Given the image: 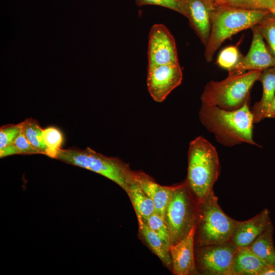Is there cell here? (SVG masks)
<instances>
[{
	"label": "cell",
	"mask_w": 275,
	"mask_h": 275,
	"mask_svg": "<svg viewBox=\"0 0 275 275\" xmlns=\"http://www.w3.org/2000/svg\"><path fill=\"white\" fill-rule=\"evenodd\" d=\"M249 102L234 111L202 103L200 120L223 146L233 147L242 143L258 146L253 139L254 117Z\"/></svg>",
	"instance_id": "obj_1"
},
{
	"label": "cell",
	"mask_w": 275,
	"mask_h": 275,
	"mask_svg": "<svg viewBox=\"0 0 275 275\" xmlns=\"http://www.w3.org/2000/svg\"><path fill=\"white\" fill-rule=\"evenodd\" d=\"M270 13L267 10L214 5L211 13L210 36L205 46L206 61L210 62L213 60L215 52L225 40L240 31L258 25Z\"/></svg>",
	"instance_id": "obj_2"
},
{
	"label": "cell",
	"mask_w": 275,
	"mask_h": 275,
	"mask_svg": "<svg viewBox=\"0 0 275 275\" xmlns=\"http://www.w3.org/2000/svg\"><path fill=\"white\" fill-rule=\"evenodd\" d=\"M216 148L199 136L189 143L186 182L199 202L211 191L220 173Z\"/></svg>",
	"instance_id": "obj_3"
},
{
	"label": "cell",
	"mask_w": 275,
	"mask_h": 275,
	"mask_svg": "<svg viewBox=\"0 0 275 275\" xmlns=\"http://www.w3.org/2000/svg\"><path fill=\"white\" fill-rule=\"evenodd\" d=\"M261 71L251 70L231 74L221 81L211 80L201 96L202 103L227 111L237 110L249 102L251 90Z\"/></svg>",
	"instance_id": "obj_4"
},
{
	"label": "cell",
	"mask_w": 275,
	"mask_h": 275,
	"mask_svg": "<svg viewBox=\"0 0 275 275\" xmlns=\"http://www.w3.org/2000/svg\"><path fill=\"white\" fill-rule=\"evenodd\" d=\"M56 159L97 173L113 181L125 191L134 179L133 171L128 164L118 158L106 156L89 147L60 149Z\"/></svg>",
	"instance_id": "obj_5"
},
{
	"label": "cell",
	"mask_w": 275,
	"mask_h": 275,
	"mask_svg": "<svg viewBox=\"0 0 275 275\" xmlns=\"http://www.w3.org/2000/svg\"><path fill=\"white\" fill-rule=\"evenodd\" d=\"M211 190L200 202L196 226L195 245L219 244L230 241L236 220L227 215Z\"/></svg>",
	"instance_id": "obj_6"
},
{
	"label": "cell",
	"mask_w": 275,
	"mask_h": 275,
	"mask_svg": "<svg viewBox=\"0 0 275 275\" xmlns=\"http://www.w3.org/2000/svg\"><path fill=\"white\" fill-rule=\"evenodd\" d=\"M199 204L186 181L174 187L163 217L170 230L172 244L186 237L196 225Z\"/></svg>",
	"instance_id": "obj_7"
},
{
	"label": "cell",
	"mask_w": 275,
	"mask_h": 275,
	"mask_svg": "<svg viewBox=\"0 0 275 275\" xmlns=\"http://www.w3.org/2000/svg\"><path fill=\"white\" fill-rule=\"evenodd\" d=\"M237 247L231 241L214 245L198 246L195 250L197 269L205 275H232Z\"/></svg>",
	"instance_id": "obj_8"
},
{
	"label": "cell",
	"mask_w": 275,
	"mask_h": 275,
	"mask_svg": "<svg viewBox=\"0 0 275 275\" xmlns=\"http://www.w3.org/2000/svg\"><path fill=\"white\" fill-rule=\"evenodd\" d=\"M148 67L179 63L175 39L162 24H154L149 33Z\"/></svg>",
	"instance_id": "obj_9"
},
{
	"label": "cell",
	"mask_w": 275,
	"mask_h": 275,
	"mask_svg": "<svg viewBox=\"0 0 275 275\" xmlns=\"http://www.w3.org/2000/svg\"><path fill=\"white\" fill-rule=\"evenodd\" d=\"M182 71L179 63L148 67V92L156 102H162L181 83Z\"/></svg>",
	"instance_id": "obj_10"
},
{
	"label": "cell",
	"mask_w": 275,
	"mask_h": 275,
	"mask_svg": "<svg viewBox=\"0 0 275 275\" xmlns=\"http://www.w3.org/2000/svg\"><path fill=\"white\" fill-rule=\"evenodd\" d=\"M252 29L253 38L248 52L229 74H240L251 70L262 71L275 67V57L267 47L257 25Z\"/></svg>",
	"instance_id": "obj_11"
},
{
	"label": "cell",
	"mask_w": 275,
	"mask_h": 275,
	"mask_svg": "<svg viewBox=\"0 0 275 275\" xmlns=\"http://www.w3.org/2000/svg\"><path fill=\"white\" fill-rule=\"evenodd\" d=\"M183 15L189 21L205 47L211 30V16L214 8L213 3L206 0H181Z\"/></svg>",
	"instance_id": "obj_12"
},
{
	"label": "cell",
	"mask_w": 275,
	"mask_h": 275,
	"mask_svg": "<svg viewBox=\"0 0 275 275\" xmlns=\"http://www.w3.org/2000/svg\"><path fill=\"white\" fill-rule=\"evenodd\" d=\"M196 226L186 237L170 247L172 271L174 274H199L197 269L195 256Z\"/></svg>",
	"instance_id": "obj_13"
},
{
	"label": "cell",
	"mask_w": 275,
	"mask_h": 275,
	"mask_svg": "<svg viewBox=\"0 0 275 275\" xmlns=\"http://www.w3.org/2000/svg\"><path fill=\"white\" fill-rule=\"evenodd\" d=\"M271 223L267 209L248 220L236 221L230 241L237 248L249 246Z\"/></svg>",
	"instance_id": "obj_14"
},
{
	"label": "cell",
	"mask_w": 275,
	"mask_h": 275,
	"mask_svg": "<svg viewBox=\"0 0 275 275\" xmlns=\"http://www.w3.org/2000/svg\"><path fill=\"white\" fill-rule=\"evenodd\" d=\"M133 175L135 181L152 200L155 212L163 218L174 186L161 185L156 182L152 178L142 172L133 171Z\"/></svg>",
	"instance_id": "obj_15"
},
{
	"label": "cell",
	"mask_w": 275,
	"mask_h": 275,
	"mask_svg": "<svg viewBox=\"0 0 275 275\" xmlns=\"http://www.w3.org/2000/svg\"><path fill=\"white\" fill-rule=\"evenodd\" d=\"M258 80L262 85L263 92L260 100L251 109L254 123L266 118L267 113L275 97V67L262 71Z\"/></svg>",
	"instance_id": "obj_16"
},
{
	"label": "cell",
	"mask_w": 275,
	"mask_h": 275,
	"mask_svg": "<svg viewBox=\"0 0 275 275\" xmlns=\"http://www.w3.org/2000/svg\"><path fill=\"white\" fill-rule=\"evenodd\" d=\"M267 266L248 246L238 248L234 258L232 275H260Z\"/></svg>",
	"instance_id": "obj_17"
},
{
	"label": "cell",
	"mask_w": 275,
	"mask_h": 275,
	"mask_svg": "<svg viewBox=\"0 0 275 275\" xmlns=\"http://www.w3.org/2000/svg\"><path fill=\"white\" fill-rule=\"evenodd\" d=\"M273 226L272 222L248 246L267 265H275L273 243Z\"/></svg>",
	"instance_id": "obj_18"
},
{
	"label": "cell",
	"mask_w": 275,
	"mask_h": 275,
	"mask_svg": "<svg viewBox=\"0 0 275 275\" xmlns=\"http://www.w3.org/2000/svg\"><path fill=\"white\" fill-rule=\"evenodd\" d=\"M126 193L131 201L137 218L145 220L155 212L152 200L144 191L134 177L129 184Z\"/></svg>",
	"instance_id": "obj_19"
},
{
	"label": "cell",
	"mask_w": 275,
	"mask_h": 275,
	"mask_svg": "<svg viewBox=\"0 0 275 275\" xmlns=\"http://www.w3.org/2000/svg\"><path fill=\"white\" fill-rule=\"evenodd\" d=\"M139 231L141 236L153 252L166 266L172 270V259L169 249L158 235L152 231L144 220L138 218Z\"/></svg>",
	"instance_id": "obj_20"
},
{
	"label": "cell",
	"mask_w": 275,
	"mask_h": 275,
	"mask_svg": "<svg viewBox=\"0 0 275 275\" xmlns=\"http://www.w3.org/2000/svg\"><path fill=\"white\" fill-rule=\"evenodd\" d=\"M19 125L22 132L30 143L41 154L45 155L46 148L42 135L43 129L39 122L32 118H29L19 123Z\"/></svg>",
	"instance_id": "obj_21"
},
{
	"label": "cell",
	"mask_w": 275,
	"mask_h": 275,
	"mask_svg": "<svg viewBox=\"0 0 275 275\" xmlns=\"http://www.w3.org/2000/svg\"><path fill=\"white\" fill-rule=\"evenodd\" d=\"M214 4L248 10H267L271 13L273 9V0H215Z\"/></svg>",
	"instance_id": "obj_22"
},
{
	"label": "cell",
	"mask_w": 275,
	"mask_h": 275,
	"mask_svg": "<svg viewBox=\"0 0 275 275\" xmlns=\"http://www.w3.org/2000/svg\"><path fill=\"white\" fill-rule=\"evenodd\" d=\"M42 135L46 148L45 155L56 158L63 142L62 132L56 127H48L43 129Z\"/></svg>",
	"instance_id": "obj_23"
},
{
	"label": "cell",
	"mask_w": 275,
	"mask_h": 275,
	"mask_svg": "<svg viewBox=\"0 0 275 275\" xmlns=\"http://www.w3.org/2000/svg\"><path fill=\"white\" fill-rule=\"evenodd\" d=\"M242 57L237 46L230 45L220 51L216 63L219 67L230 72L237 65Z\"/></svg>",
	"instance_id": "obj_24"
},
{
	"label": "cell",
	"mask_w": 275,
	"mask_h": 275,
	"mask_svg": "<svg viewBox=\"0 0 275 275\" xmlns=\"http://www.w3.org/2000/svg\"><path fill=\"white\" fill-rule=\"evenodd\" d=\"M144 221L148 227L158 235L166 245L170 249L172 245L171 237L170 230L164 218L155 212Z\"/></svg>",
	"instance_id": "obj_25"
},
{
	"label": "cell",
	"mask_w": 275,
	"mask_h": 275,
	"mask_svg": "<svg viewBox=\"0 0 275 275\" xmlns=\"http://www.w3.org/2000/svg\"><path fill=\"white\" fill-rule=\"evenodd\" d=\"M257 27L275 57V15L270 13Z\"/></svg>",
	"instance_id": "obj_26"
},
{
	"label": "cell",
	"mask_w": 275,
	"mask_h": 275,
	"mask_svg": "<svg viewBox=\"0 0 275 275\" xmlns=\"http://www.w3.org/2000/svg\"><path fill=\"white\" fill-rule=\"evenodd\" d=\"M21 130L18 124H7L0 128V149L14 143Z\"/></svg>",
	"instance_id": "obj_27"
},
{
	"label": "cell",
	"mask_w": 275,
	"mask_h": 275,
	"mask_svg": "<svg viewBox=\"0 0 275 275\" xmlns=\"http://www.w3.org/2000/svg\"><path fill=\"white\" fill-rule=\"evenodd\" d=\"M139 6L153 5L171 9L183 15L181 0H135Z\"/></svg>",
	"instance_id": "obj_28"
},
{
	"label": "cell",
	"mask_w": 275,
	"mask_h": 275,
	"mask_svg": "<svg viewBox=\"0 0 275 275\" xmlns=\"http://www.w3.org/2000/svg\"><path fill=\"white\" fill-rule=\"evenodd\" d=\"M13 144L15 146L18 154H41L27 140L23 133L21 132Z\"/></svg>",
	"instance_id": "obj_29"
},
{
	"label": "cell",
	"mask_w": 275,
	"mask_h": 275,
	"mask_svg": "<svg viewBox=\"0 0 275 275\" xmlns=\"http://www.w3.org/2000/svg\"><path fill=\"white\" fill-rule=\"evenodd\" d=\"M266 118L275 119V97L267 113Z\"/></svg>",
	"instance_id": "obj_30"
},
{
	"label": "cell",
	"mask_w": 275,
	"mask_h": 275,
	"mask_svg": "<svg viewBox=\"0 0 275 275\" xmlns=\"http://www.w3.org/2000/svg\"><path fill=\"white\" fill-rule=\"evenodd\" d=\"M260 275H275V265L267 266Z\"/></svg>",
	"instance_id": "obj_31"
},
{
	"label": "cell",
	"mask_w": 275,
	"mask_h": 275,
	"mask_svg": "<svg viewBox=\"0 0 275 275\" xmlns=\"http://www.w3.org/2000/svg\"><path fill=\"white\" fill-rule=\"evenodd\" d=\"M273 11L271 14L275 15V0H273Z\"/></svg>",
	"instance_id": "obj_32"
},
{
	"label": "cell",
	"mask_w": 275,
	"mask_h": 275,
	"mask_svg": "<svg viewBox=\"0 0 275 275\" xmlns=\"http://www.w3.org/2000/svg\"><path fill=\"white\" fill-rule=\"evenodd\" d=\"M206 1H208L209 2H211V3H214L215 0H206Z\"/></svg>",
	"instance_id": "obj_33"
}]
</instances>
